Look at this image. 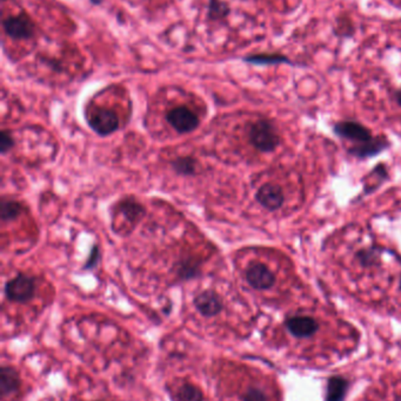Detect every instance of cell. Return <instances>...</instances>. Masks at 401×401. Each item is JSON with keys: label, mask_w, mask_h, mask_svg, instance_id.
Returning <instances> with one entry per match:
<instances>
[{"label": "cell", "mask_w": 401, "mask_h": 401, "mask_svg": "<svg viewBox=\"0 0 401 401\" xmlns=\"http://www.w3.org/2000/svg\"><path fill=\"white\" fill-rule=\"evenodd\" d=\"M248 140L260 153H272L282 143V136L272 122L260 119L252 123L248 131Z\"/></svg>", "instance_id": "cell-1"}, {"label": "cell", "mask_w": 401, "mask_h": 401, "mask_svg": "<svg viewBox=\"0 0 401 401\" xmlns=\"http://www.w3.org/2000/svg\"><path fill=\"white\" fill-rule=\"evenodd\" d=\"M4 291L10 302L28 303L36 296V278L26 273H18L7 282Z\"/></svg>", "instance_id": "cell-2"}, {"label": "cell", "mask_w": 401, "mask_h": 401, "mask_svg": "<svg viewBox=\"0 0 401 401\" xmlns=\"http://www.w3.org/2000/svg\"><path fill=\"white\" fill-rule=\"evenodd\" d=\"M3 30L14 40H28L36 35V25L26 14H14L3 21Z\"/></svg>", "instance_id": "cell-3"}, {"label": "cell", "mask_w": 401, "mask_h": 401, "mask_svg": "<svg viewBox=\"0 0 401 401\" xmlns=\"http://www.w3.org/2000/svg\"><path fill=\"white\" fill-rule=\"evenodd\" d=\"M166 121L179 134L193 132L200 125L199 116L187 106H177L167 111Z\"/></svg>", "instance_id": "cell-4"}, {"label": "cell", "mask_w": 401, "mask_h": 401, "mask_svg": "<svg viewBox=\"0 0 401 401\" xmlns=\"http://www.w3.org/2000/svg\"><path fill=\"white\" fill-rule=\"evenodd\" d=\"M87 122L90 127L102 136L112 134L119 128L118 115L116 111L109 108H97L92 111V114L90 115Z\"/></svg>", "instance_id": "cell-5"}, {"label": "cell", "mask_w": 401, "mask_h": 401, "mask_svg": "<svg viewBox=\"0 0 401 401\" xmlns=\"http://www.w3.org/2000/svg\"><path fill=\"white\" fill-rule=\"evenodd\" d=\"M246 282L259 291L269 290L276 284L274 273L265 264L255 262L250 264L245 273Z\"/></svg>", "instance_id": "cell-6"}, {"label": "cell", "mask_w": 401, "mask_h": 401, "mask_svg": "<svg viewBox=\"0 0 401 401\" xmlns=\"http://www.w3.org/2000/svg\"><path fill=\"white\" fill-rule=\"evenodd\" d=\"M390 145L391 143L385 135H377V136H373V138H370V141L354 143L348 149V154L357 159H370V158L380 155L381 153L390 148Z\"/></svg>", "instance_id": "cell-7"}, {"label": "cell", "mask_w": 401, "mask_h": 401, "mask_svg": "<svg viewBox=\"0 0 401 401\" xmlns=\"http://www.w3.org/2000/svg\"><path fill=\"white\" fill-rule=\"evenodd\" d=\"M334 134L353 143L370 141L373 135L366 126L355 121H339L333 126Z\"/></svg>", "instance_id": "cell-8"}, {"label": "cell", "mask_w": 401, "mask_h": 401, "mask_svg": "<svg viewBox=\"0 0 401 401\" xmlns=\"http://www.w3.org/2000/svg\"><path fill=\"white\" fill-rule=\"evenodd\" d=\"M257 202L269 212L280 209L285 203V194L282 187L276 183H265L255 194Z\"/></svg>", "instance_id": "cell-9"}, {"label": "cell", "mask_w": 401, "mask_h": 401, "mask_svg": "<svg viewBox=\"0 0 401 401\" xmlns=\"http://www.w3.org/2000/svg\"><path fill=\"white\" fill-rule=\"evenodd\" d=\"M285 327L293 337L304 339L312 337L318 332L319 323L311 316H292L286 319Z\"/></svg>", "instance_id": "cell-10"}, {"label": "cell", "mask_w": 401, "mask_h": 401, "mask_svg": "<svg viewBox=\"0 0 401 401\" xmlns=\"http://www.w3.org/2000/svg\"><path fill=\"white\" fill-rule=\"evenodd\" d=\"M194 307L198 312L204 317H215L224 309V303L221 297L212 290L203 291L194 297Z\"/></svg>", "instance_id": "cell-11"}, {"label": "cell", "mask_w": 401, "mask_h": 401, "mask_svg": "<svg viewBox=\"0 0 401 401\" xmlns=\"http://www.w3.org/2000/svg\"><path fill=\"white\" fill-rule=\"evenodd\" d=\"M21 385V378L17 368L14 366L4 365L0 368V395L5 399L9 395L19 391Z\"/></svg>", "instance_id": "cell-12"}, {"label": "cell", "mask_w": 401, "mask_h": 401, "mask_svg": "<svg viewBox=\"0 0 401 401\" xmlns=\"http://www.w3.org/2000/svg\"><path fill=\"white\" fill-rule=\"evenodd\" d=\"M242 61L246 64L253 65V66H276V65L284 64L296 66V64L287 55L278 53V52L248 54L246 57H242Z\"/></svg>", "instance_id": "cell-13"}, {"label": "cell", "mask_w": 401, "mask_h": 401, "mask_svg": "<svg viewBox=\"0 0 401 401\" xmlns=\"http://www.w3.org/2000/svg\"><path fill=\"white\" fill-rule=\"evenodd\" d=\"M350 388V381L346 378L333 375L327 381L326 401H345Z\"/></svg>", "instance_id": "cell-14"}, {"label": "cell", "mask_w": 401, "mask_h": 401, "mask_svg": "<svg viewBox=\"0 0 401 401\" xmlns=\"http://www.w3.org/2000/svg\"><path fill=\"white\" fill-rule=\"evenodd\" d=\"M355 260L363 268H375L380 265L381 249L378 246H368L358 250L355 255Z\"/></svg>", "instance_id": "cell-15"}, {"label": "cell", "mask_w": 401, "mask_h": 401, "mask_svg": "<svg viewBox=\"0 0 401 401\" xmlns=\"http://www.w3.org/2000/svg\"><path fill=\"white\" fill-rule=\"evenodd\" d=\"M231 14V6L225 0H208V19L211 21H225Z\"/></svg>", "instance_id": "cell-16"}, {"label": "cell", "mask_w": 401, "mask_h": 401, "mask_svg": "<svg viewBox=\"0 0 401 401\" xmlns=\"http://www.w3.org/2000/svg\"><path fill=\"white\" fill-rule=\"evenodd\" d=\"M200 262L193 258L181 260L177 267V275L181 280H190L199 277L201 273Z\"/></svg>", "instance_id": "cell-17"}, {"label": "cell", "mask_w": 401, "mask_h": 401, "mask_svg": "<svg viewBox=\"0 0 401 401\" xmlns=\"http://www.w3.org/2000/svg\"><path fill=\"white\" fill-rule=\"evenodd\" d=\"M171 165L173 168L174 172L179 175L194 176L197 175L198 165L197 161L190 156H184V158H177L171 162Z\"/></svg>", "instance_id": "cell-18"}, {"label": "cell", "mask_w": 401, "mask_h": 401, "mask_svg": "<svg viewBox=\"0 0 401 401\" xmlns=\"http://www.w3.org/2000/svg\"><path fill=\"white\" fill-rule=\"evenodd\" d=\"M23 206L21 203L14 201V199H1V206H0V217L3 219V222H9L17 219L18 216H21L23 213Z\"/></svg>", "instance_id": "cell-19"}, {"label": "cell", "mask_w": 401, "mask_h": 401, "mask_svg": "<svg viewBox=\"0 0 401 401\" xmlns=\"http://www.w3.org/2000/svg\"><path fill=\"white\" fill-rule=\"evenodd\" d=\"M177 398L179 401H204V393L196 385L186 383L178 390Z\"/></svg>", "instance_id": "cell-20"}, {"label": "cell", "mask_w": 401, "mask_h": 401, "mask_svg": "<svg viewBox=\"0 0 401 401\" xmlns=\"http://www.w3.org/2000/svg\"><path fill=\"white\" fill-rule=\"evenodd\" d=\"M122 212L129 217V221H136V219L143 217L144 214H145V208L139 203L134 202V201H132V202L126 201L122 206Z\"/></svg>", "instance_id": "cell-21"}, {"label": "cell", "mask_w": 401, "mask_h": 401, "mask_svg": "<svg viewBox=\"0 0 401 401\" xmlns=\"http://www.w3.org/2000/svg\"><path fill=\"white\" fill-rule=\"evenodd\" d=\"M242 401H269L265 392L258 388H250L242 395Z\"/></svg>", "instance_id": "cell-22"}, {"label": "cell", "mask_w": 401, "mask_h": 401, "mask_svg": "<svg viewBox=\"0 0 401 401\" xmlns=\"http://www.w3.org/2000/svg\"><path fill=\"white\" fill-rule=\"evenodd\" d=\"M16 141H14V135L9 131H3L0 134V149L1 154L5 155L6 153L10 152L11 149H14Z\"/></svg>", "instance_id": "cell-23"}, {"label": "cell", "mask_w": 401, "mask_h": 401, "mask_svg": "<svg viewBox=\"0 0 401 401\" xmlns=\"http://www.w3.org/2000/svg\"><path fill=\"white\" fill-rule=\"evenodd\" d=\"M99 260H100V250H99L98 246H93L91 253H90L89 258L86 260V263L84 264V269H95L97 267V264H98Z\"/></svg>", "instance_id": "cell-24"}, {"label": "cell", "mask_w": 401, "mask_h": 401, "mask_svg": "<svg viewBox=\"0 0 401 401\" xmlns=\"http://www.w3.org/2000/svg\"><path fill=\"white\" fill-rule=\"evenodd\" d=\"M395 100L397 102V105L401 107V89H397L395 92Z\"/></svg>", "instance_id": "cell-25"}, {"label": "cell", "mask_w": 401, "mask_h": 401, "mask_svg": "<svg viewBox=\"0 0 401 401\" xmlns=\"http://www.w3.org/2000/svg\"><path fill=\"white\" fill-rule=\"evenodd\" d=\"M104 0H90V3L92 4V5H95V6H98L100 4H102Z\"/></svg>", "instance_id": "cell-26"}, {"label": "cell", "mask_w": 401, "mask_h": 401, "mask_svg": "<svg viewBox=\"0 0 401 401\" xmlns=\"http://www.w3.org/2000/svg\"><path fill=\"white\" fill-rule=\"evenodd\" d=\"M399 287H400V290H401V278H400V283H399Z\"/></svg>", "instance_id": "cell-27"}]
</instances>
